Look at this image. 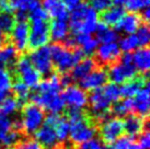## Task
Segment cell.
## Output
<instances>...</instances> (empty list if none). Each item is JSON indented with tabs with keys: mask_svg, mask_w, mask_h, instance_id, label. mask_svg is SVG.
<instances>
[{
	"mask_svg": "<svg viewBox=\"0 0 150 149\" xmlns=\"http://www.w3.org/2000/svg\"><path fill=\"white\" fill-rule=\"evenodd\" d=\"M14 71L21 78V81L29 88H35L41 81V74L34 69L28 56H19L14 64Z\"/></svg>",
	"mask_w": 150,
	"mask_h": 149,
	"instance_id": "5",
	"label": "cell"
},
{
	"mask_svg": "<svg viewBox=\"0 0 150 149\" xmlns=\"http://www.w3.org/2000/svg\"><path fill=\"white\" fill-rule=\"evenodd\" d=\"M4 98H6V93H2V92H0V105H1L2 101L4 100Z\"/></svg>",
	"mask_w": 150,
	"mask_h": 149,
	"instance_id": "50",
	"label": "cell"
},
{
	"mask_svg": "<svg viewBox=\"0 0 150 149\" xmlns=\"http://www.w3.org/2000/svg\"><path fill=\"white\" fill-rule=\"evenodd\" d=\"M22 132L25 137L32 135L43 125L45 113L42 108L34 103H25L21 112Z\"/></svg>",
	"mask_w": 150,
	"mask_h": 149,
	"instance_id": "4",
	"label": "cell"
},
{
	"mask_svg": "<svg viewBox=\"0 0 150 149\" xmlns=\"http://www.w3.org/2000/svg\"><path fill=\"white\" fill-rule=\"evenodd\" d=\"M139 17H140V19H142V23H147V24H148V22H149V19H150L149 8L144 9V10L142 11V14H140Z\"/></svg>",
	"mask_w": 150,
	"mask_h": 149,
	"instance_id": "48",
	"label": "cell"
},
{
	"mask_svg": "<svg viewBox=\"0 0 150 149\" xmlns=\"http://www.w3.org/2000/svg\"><path fill=\"white\" fill-rule=\"evenodd\" d=\"M34 140L42 147V149H56L59 145L55 134V129L46 124L42 125L34 133Z\"/></svg>",
	"mask_w": 150,
	"mask_h": 149,
	"instance_id": "15",
	"label": "cell"
},
{
	"mask_svg": "<svg viewBox=\"0 0 150 149\" xmlns=\"http://www.w3.org/2000/svg\"><path fill=\"white\" fill-rule=\"evenodd\" d=\"M12 87V76L8 69L0 68V92L6 93Z\"/></svg>",
	"mask_w": 150,
	"mask_h": 149,
	"instance_id": "35",
	"label": "cell"
},
{
	"mask_svg": "<svg viewBox=\"0 0 150 149\" xmlns=\"http://www.w3.org/2000/svg\"><path fill=\"white\" fill-rule=\"evenodd\" d=\"M60 96L65 105H68L69 109L82 110L88 104L87 92L75 84H70L68 87L64 88V90L60 93Z\"/></svg>",
	"mask_w": 150,
	"mask_h": 149,
	"instance_id": "9",
	"label": "cell"
},
{
	"mask_svg": "<svg viewBox=\"0 0 150 149\" xmlns=\"http://www.w3.org/2000/svg\"><path fill=\"white\" fill-rule=\"evenodd\" d=\"M99 44H100V43H99V41L96 40V37L91 36L80 48L82 50L84 55H91V54H93V53H96V48H98Z\"/></svg>",
	"mask_w": 150,
	"mask_h": 149,
	"instance_id": "40",
	"label": "cell"
},
{
	"mask_svg": "<svg viewBox=\"0 0 150 149\" xmlns=\"http://www.w3.org/2000/svg\"><path fill=\"white\" fill-rule=\"evenodd\" d=\"M12 129V121L8 116L0 113V141L6 136V134Z\"/></svg>",
	"mask_w": 150,
	"mask_h": 149,
	"instance_id": "38",
	"label": "cell"
},
{
	"mask_svg": "<svg viewBox=\"0 0 150 149\" xmlns=\"http://www.w3.org/2000/svg\"><path fill=\"white\" fill-rule=\"evenodd\" d=\"M110 114L111 116L114 115L117 118H122L124 116H127L129 114H132L134 112V103L133 99H123L118 100L117 102L111 105L110 108Z\"/></svg>",
	"mask_w": 150,
	"mask_h": 149,
	"instance_id": "26",
	"label": "cell"
},
{
	"mask_svg": "<svg viewBox=\"0 0 150 149\" xmlns=\"http://www.w3.org/2000/svg\"><path fill=\"white\" fill-rule=\"evenodd\" d=\"M29 19L31 20V22L32 21H47L48 16L41 7H38V8L34 9L33 11L29 12Z\"/></svg>",
	"mask_w": 150,
	"mask_h": 149,
	"instance_id": "42",
	"label": "cell"
},
{
	"mask_svg": "<svg viewBox=\"0 0 150 149\" xmlns=\"http://www.w3.org/2000/svg\"><path fill=\"white\" fill-rule=\"evenodd\" d=\"M146 86H149V83H148V74L140 76V77H135V78L124 82L120 87L121 96L125 98V99H127V98L133 99V96H135L142 88H145Z\"/></svg>",
	"mask_w": 150,
	"mask_h": 149,
	"instance_id": "17",
	"label": "cell"
},
{
	"mask_svg": "<svg viewBox=\"0 0 150 149\" xmlns=\"http://www.w3.org/2000/svg\"><path fill=\"white\" fill-rule=\"evenodd\" d=\"M148 122H149L148 117L147 118H142L140 116L132 113V114L125 116V120L123 121L124 131H125L128 136L135 137L144 132V129H149Z\"/></svg>",
	"mask_w": 150,
	"mask_h": 149,
	"instance_id": "16",
	"label": "cell"
},
{
	"mask_svg": "<svg viewBox=\"0 0 150 149\" xmlns=\"http://www.w3.org/2000/svg\"><path fill=\"white\" fill-rule=\"evenodd\" d=\"M54 129H55V134H56V137H57V140L59 141V144H62L63 141L67 140V138L69 136L70 126H69V122H68L66 116L62 115L60 120L58 121V123H57V125L54 127Z\"/></svg>",
	"mask_w": 150,
	"mask_h": 149,
	"instance_id": "29",
	"label": "cell"
},
{
	"mask_svg": "<svg viewBox=\"0 0 150 149\" xmlns=\"http://www.w3.org/2000/svg\"><path fill=\"white\" fill-rule=\"evenodd\" d=\"M16 24V20L12 13H1L0 12V32L7 35L11 32Z\"/></svg>",
	"mask_w": 150,
	"mask_h": 149,
	"instance_id": "34",
	"label": "cell"
},
{
	"mask_svg": "<svg viewBox=\"0 0 150 149\" xmlns=\"http://www.w3.org/2000/svg\"><path fill=\"white\" fill-rule=\"evenodd\" d=\"M137 70L135 69L133 64H123V62H118L112 64L108 71V79L112 80L113 83L115 84H120L128 81L130 79L136 77Z\"/></svg>",
	"mask_w": 150,
	"mask_h": 149,
	"instance_id": "10",
	"label": "cell"
},
{
	"mask_svg": "<svg viewBox=\"0 0 150 149\" xmlns=\"http://www.w3.org/2000/svg\"><path fill=\"white\" fill-rule=\"evenodd\" d=\"M133 54V65L137 71L148 74L150 67V52L148 47H139Z\"/></svg>",
	"mask_w": 150,
	"mask_h": 149,
	"instance_id": "23",
	"label": "cell"
},
{
	"mask_svg": "<svg viewBox=\"0 0 150 149\" xmlns=\"http://www.w3.org/2000/svg\"><path fill=\"white\" fill-rule=\"evenodd\" d=\"M103 143L98 138H92L90 140L84 141L78 146V149H104Z\"/></svg>",
	"mask_w": 150,
	"mask_h": 149,
	"instance_id": "41",
	"label": "cell"
},
{
	"mask_svg": "<svg viewBox=\"0 0 150 149\" xmlns=\"http://www.w3.org/2000/svg\"><path fill=\"white\" fill-rule=\"evenodd\" d=\"M96 66L98 65H96V60L93 58H83L82 60H80L79 62H77L74 66V68L69 71V74H70L71 79L74 81H80L81 79L87 77L92 70H94Z\"/></svg>",
	"mask_w": 150,
	"mask_h": 149,
	"instance_id": "21",
	"label": "cell"
},
{
	"mask_svg": "<svg viewBox=\"0 0 150 149\" xmlns=\"http://www.w3.org/2000/svg\"><path fill=\"white\" fill-rule=\"evenodd\" d=\"M102 91L111 103H115L121 99V90L118 84H115L113 82L106 83L102 87Z\"/></svg>",
	"mask_w": 150,
	"mask_h": 149,
	"instance_id": "31",
	"label": "cell"
},
{
	"mask_svg": "<svg viewBox=\"0 0 150 149\" xmlns=\"http://www.w3.org/2000/svg\"><path fill=\"white\" fill-rule=\"evenodd\" d=\"M62 1L68 11H72L82 2V0H62Z\"/></svg>",
	"mask_w": 150,
	"mask_h": 149,
	"instance_id": "45",
	"label": "cell"
},
{
	"mask_svg": "<svg viewBox=\"0 0 150 149\" xmlns=\"http://www.w3.org/2000/svg\"><path fill=\"white\" fill-rule=\"evenodd\" d=\"M134 103V114L140 116L142 118H147L149 113V88L146 86L142 88L133 99Z\"/></svg>",
	"mask_w": 150,
	"mask_h": 149,
	"instance_id": "19",
	"label": "cell"
},
{
	"mask_svg": "<svg viewBox=\"0 0 150 149\" xmlns=\"http://www.w3.org/2000/svg\"><path fill=\"white\" fill-rule=\"evenodd\" d=\"M88 102H89L91 111L94 114V118L99 117L102 114L108 113L111 104H112L106 99V96L102 91V88L91 91L90 95H88Z\"/></svg>",
	"mask_w": 150,
	"mask_h": 149,
	"instance_id": "14",
	"label": "cell"
},
{
	"mask_svg": "<svg viewBox=\"0 0 150 149\" xmlns=\"http://www.w3.org/2000/svg\"><path fill=\"white\" fill-rule=\"evenodd\" d=\"M50 41V24L47 21H32L30 25L28 48L38 50Z\"/></svg>",
	"mask_w": 150,
	"mask_h": 149,
	"instance_id": "6",
	"label": "cell"
},
{
	"mask_svg": "<svg viewBox=\"0 0 150 149\" xmlns=\"http://www.w3.org/2000/svg\"><path fill=\"white\" fill-rule=\"evenodd\" d=\"M96 40L101 44H108V43H116V41L120 38L118 33L112 28L108 26L103 22H98L96 29Z\"/></svg>",
	"mask_w": 150,
	"mask_h": 149,
	"instance_id": "25",
	"label": "cell"
},
{
	"mask_svg": "<svg viewBox=\"0 0 150 149\" xmlns=\"http://www.w3.org/2000/svg\"><path fill=\"white\" fill-rule=\"evenodd\" d=\"M30 1H32V0H30Z\"/></svg>",
	"mask_w": 150,
	"mask_h": 149,
	"instance_id": "52",
	"label": "cell"
},
{
	"mask_svg": "<svg viewBox=\"0 0 150 149\" xmlns=\"http://www.w3.org/2000/svg\"><path fill=\"white\" fill-rule=\"evenodd\" d=\"M135 36L138 41V45L140 47H148L150 41V30L147 23H142L137 29Z\"/></svg>",
	"mask_w": 150,
	"mask_h": 149,
	"instance_id": "33",
	"label": "cell"
},
{
	"mask_svg": "<svg viewBox=\"0 0 150 149\" xmlns=\"http://www.w3.org/2000/svg\"><path fill=\"white\" fill-rule=\"evenodd\" d=\"M30 24L28 22H16L10 32V40L18 53H23L28 50Z\"/></svg>",
	"mask_w": 150,
	"mask_h": 149,
	"instance_id": "13",
	"label": "cell"
},
{
	"mask_svg": "<svg viewBox=\"0 0 150 149\" xmlns=\"http://www.w3.org/2000/svg\"><path fill=\"white\" fill-rule=\"evenodd\" d=\"M0 12L1 13H11L12 9L9 4V0H0Z\"/></svg>",
	"mask_w": 150,
	"mask_h": 149,
	"instance_id": "46",
	"label": "cell"
},
{
	"mask_svg": "<svg viewBox=\"0 0 150 149\" xmlns=\"http://www.w3.org/2000/svg\"><path fill=\"white\" fill-rule=\"evenodd\" d=\"M53 66L60 74H66L74 68L77 62L84 58V53L80 47L67 48L62 43H53L48 46Z\"/></svg>",
	"mask_w": 150,
	"mask_h": 149,
	"instance_id": "2",
	"label": "cell"
},
{
	"mask_svg": "<svg viewBox=\"0 0 150 149\" xmlns=\"http://www.w3.org/2000/svg\"><path fill=\"white\" fill-rule=\"evenodd\" d=\"M20 106L21 105L19 104L18 100L14 96H7V98H4V100L0 105V113L8 116L10 114H13Z\"/></svg>",
	"mask_w": 150,
	"mask_h": 149,
	"instance_id": "32",
	"label": "cell"
},
{
	"mask_svg": "<svg viewBox=\"0 0 150 149\" xmlns=\"http://www.w3.org/2000/svg\"><path fill=\"white\" fill-rule=\"evenodd\" d=\"M19 57L18 50L10 43H7L0 48V68L7 69L8 67H13Z\"/></svg>",
	"mask_w": 150,
	"mask_h": 149,
	"instance_id": "24",
	"label": "cell"
},
{
	"mask_svg": "<svg viewBox=\"0 0 150 149\" xmlns=\"http://www.w3.org/2000/svg\"><path fill=\"white\" fill-rule=\"evenodd\" d=\"M60 117H62L60 114H53V113H50V114H47V115L45 116L44 122H45L46 125H48V126L54 128L55 126L57 125V123H58V121L60 120Z\"/></svg>",
	"mask_w": 150,
	"mask_h": 149,
	"instance_id": "44",
	"label": "cell"
},
{
	"mask_svg": "<svg viewBox=\"0 0 150 149\" xmlns=\"http://www.w3.org/2000/svg\"><path fill=\"white\" fill-rule=\"evenodd\" d=\"M69 126H70L69 129L70 143L76 146L94 138L96 134L98 133L96 123L94 120H91L87 114L79 120L69 122Z\"/></svg>",
	"mask_w": 150,
	"mask_h": 149,
	"instance_id": "3",
	"label": "cell"
},
{
	"mask_svg": "<svg viewBox=\"0 0 150 149\" xmlns=\"http://www.w3.org/2000/svg\"><path fill=\"white\" fill-rule=\"evenodd\" d=\"M69 30L75 34H88L91 35L96 32L98 24V12L86 2L81 4L71 11L69 16Z\"/></svg>",
	"mask_w": 150,
	"mask_h": 149,
	"instance_id": "1",
	"label": "cell"
},
{
	"mask_svg": "<svg viewBox=\"0 0 150 149\" xmlns=\"http://www.w3.org/2000/svg\"><path fill=\"white\" fill-rule=\"evenodd\" d=\"M29 59L32 66L34 67V69L38 70L40 74L50 76V74H53L54 66H53V62L50 57V48L47 45L32 50L30 53Z\"/></svg>",
	"mask_w": 150,
	"mask_h": 149,
	"instance_id": "7",
	"label": "cell"
},
{
	"mask_svg": "<svg viewBox=\"0 0 150 149\" xmlns=\"http://www.w3.org/2000/svg\"><path fill=\"white\" fill-rule=\"evenodd\" d=\"M142 19L137 13H128L122 18V20L118 22L115 26V31L117 33L122 32L127 35L135 34L139 25L142 24Z\"/></svg>",
	"mask_w": 150,
	"mask_h": 149,
	"instance_id": "20",
	"label": "cell"
},
{
	"mask_svg": "<svg viewBox=\"0 0 150 149\" xmlns=\"http://www.w3.org/2000/svg\"><path fill=\"white\" fill-rule=\"evenodd\" d=\"M121 50L118 48L117 43H108V44H100L96 50V65H104L111 66L116 62L121 56Z\"/></svg>",
	"mask_w": 150,
	"mask_h": 149,
	"instance_id": "12",
	"label": "cell"
},
{
	"mask_svg": "<svg viewBox=\"0 0 150 149\" xmlns=\"http://www.w3.org/2000/svg\"><path fill=\"white\" fill-rule=\"evenodd\" d=\"M128 2V0H112V4L114 7H120V8H124V6Z\"/></svg>",
	"mask_w": 150,
	"mask_h": 149,
	"instance_id": "49",
	"label": "cell"
},
{
	"mask_svg": "<svg viewBox=\"0 0 150 149\" xmlns=\"http://www.w3.org/2000/svg\"><path fill=\"white\" fill-rule=\"evenodd\" d=\"M125 9L120 7H110L101 14V22H103L108 26H116V24L125 16Z\"/></svg>",
	"mask_w": 150,
	"mask_h": 149,
	"instance_id": "27",
	"label": "cell"
},
{
	"mask_svg": "<svg viewBox=\"0 0 150 149\" xmlns=\"http://www.w3.org/2000/svg\"><path fill=\"white\" fill-rule=\"evenodd\" d=\"M128 149H140V148H139V146H138L137 144H136V143H134L133 145L130 146V147H129Z\"/></svg>",
	"mask_w": 150,
	"mask_h": 149,
	"instance_id": "51",
	"label": "cell"
},
{
	"mask_svg": "<svg viewBox=\"0 0 150 149\" xmlns=\"http://www.w3.org/2000/svg\"><path fill=\"white\" fill-rule=\"evenodd\" d=\"M134 143H135L134 137H130V136H128V135H124V136L122 135L121 137H118L116 140L110 146V148L111 149H128Z\"/></svg>",
	"mask_w": 150,
	"mask_h": 149,
	"instance_id": "36",
	"label": "cell"
},
{
	"mask_svg": "<svg viewBox=\"0 0 150 149\" xmlns=\"http://www.w3.org/2000/svg\"><path fill=\"white\" fill-rule=\"evenodd\" d=\"M89 2L96 12H103L112 6V0H89Z\"/></svg>",
	"mask_w": 150,
	"mask_h": 149,
	"instance_id": "39",
	"label": "cell"
},
{
	"mask_svg": "<svg viewBox=\"0 0 150 149\" xmlns=\"http://www.w3.org/2000/svg\"><path fill=\"white\" fill-rule=\"evenodd\" d=\"M69 37L68 22L64 20H53L50 24V38L54 43H64Z\"/></svg>",
	"mask_w": 150,
	"mask_h": 149,
	"instance_id": "22",
	"label": "cell"
},
{
	"mask_svg": "<svg viewBox=\"0 0 150 149\" xmlns=\"http://www.w3.org/2000/svg\"><path fill=\"white\" fill-rule=\"evenodd\" d=\"M42 9L47 13L48 18H53L54 20L67 21L69 17V11L62 0H42Z\"/></svg>",
	"mask_w": 150,
	"mask_h": 149,
	"instance_id": "18",
	"label": "cell"
},
{
	"mask_svg": "<svg viewBox=\"0 0 150 149\" xmlns=\"http://www.w3.org/2000/svg\"><path fill=\"white\" fill-rule=\"evenodd\" d=\"M14 94V98L18 100L19 104L23 106L26 102L28 98L30 96V88L22 82L21 80H18L14 83H12V87H11Z\"/></svg>",
	"mask_w": 150,
	"mask_h": 149,
	"instance_id": "28",
	"label": "cell"
},
{
	"mask_svg": "<svg viewBox=\"0 0 150 149\" xmlns=\"http://www.w3.org/2000/svg\"><path fill=\"white\" fill-rule=\"evenodd\" d=\"M118 62H123V64H133V54L132 53H124L120 56Z\"/></svg>",
	"mask_w": 150,
	"mask_h": 149,
	"instance_id": "47",
	"label": "cell"
},
{
	"mask_svg": "<svg viewBox=\"0 0 150 149\" xmlns=\"http://www.w3.org/2000/svg\"><path fill=\"white\" fill-rule=\"evenodd\" d=\"M101 136V141L105 145H112L118 137L122 136L124 132V124L122 118H110L104 123L99 125V131Z\"/></svg>",
	"mask_w": 150,
	"mask_h": 149,
	"instance_id": "8",
	"label": "cell"
},
{
	"mask_svg": "<svg viewBox=\"0 0 150 149\" xmlns=\"http://www.w3.org/2000/svg\"><path fill=\"white\" fill-rule=\"evenodd\" d=\"M108 71L102 67H96L87 77L79 81V87L84 91H93L100 89L108 83Z\"/></svg>",
	"mask_w": 150,
	"mask_h": 149,
	"instance_id": "11",
	"label": "cell"
},
{
	"mask_svg": "<svg viewBox=\"0 0 150 149\" xmlns=\"http://www.w3.org/2000/svg\"><path fill=\"white\" fill-rule=\"evenodd\" d=\"M137 145L140 149H149L150 147V135L149 129H144V132L139 134Z\"/></svg>",
	"mask_w": 150,
	"mask_h": 149,
	"instance_id": "43",
	"label": "cell"
},
{
	"mask_svg": "<svg viewBox=\"0 0 150 149\" xmlns=\"http://www.w3.org/2000/svg\"><path fill=\"white\" fill-rule=\"evenodd\" d=\"M150 0H128L126 4V8L132 13H136L137 11H142L144 9L149 8Z\"/></svg>",
	"mask_w": 150,
	"mask_h": 149,
	"instance_id": "37",
	"label": "cell"
},
{
	"mask_svg": "<svg viewBox=\"0 0 150 149\" xmlns=\"http://www.w3.org/2000/svg\"><path fill=\"white\" fill-rule=\"evenodd\" d=\"M118 48L121 52L124 53H132L133 50H136L138 48V41L135 34H130V35H126V36L120 38L118 42Z\"/></svg>",
	"mask_w": 150,
	"mask_h": 149,
	"instance_id": "30",
	"label": "cell"
}]
</instances>
